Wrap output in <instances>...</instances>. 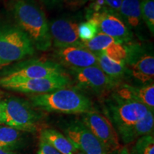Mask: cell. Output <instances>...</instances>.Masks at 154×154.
Returning a JSON list of instances; mask_svg holds the SVG:
<instances>
[{
    "mask_svg": "<svg viewBox=\"0 0 154 154\" xmlns=\"http://www.w3.org/2000/svg\"><path fill=\"white\" fill-rule=\"evenodd\" d=\"M2 124L24 132H35L43 114L30 101L15 96L2 101Z\"/></svg>",
    "mask_w": 154,
    "mask_h": 154,
    "instance_id": "3957f363",
    "label": "cell"
},
{
    "mask_svg": "<svg viewBox=\"0 0 154 154\" xmlns=\"http://www.w3.org/2000/svg\"><path fill=\"white\" fill-rule=\"evenodd\" d=\"M79 19L77 17H60L49 24L51 42L58 49L70 46H83L79 35Z\"/></svg>",
    "mask_w": 154,
    "mask_h": 154,
    "instance_id": "8fae6325",
    "label": "cell"
},
{
    "mask_svg": "<svg viewBox=\"0 0 154 154\" xmlns=\"http://www.w3.org/2000/svg\"><path fill=\"white\" fill-rule=\"evenodd\" d=\"M7 65H6L5 63H3L2 61L1 60H0V67H4V66H7Z\"/></svg>",
    "mask_w": 154,
    "mask_h": 154,
    "instance_id": "1f68e13d",
    "label": "cell"
},
{
    "mask_svg": "<svg viewBox=\"0 0 154 154\" xmlns=\"http://www.w3.org/2000/svg\"><path fill=\"white\" fill-rule=\"evenodd\" d=\"M130 154H154L153 135L149 134L138 138Z\"/></svg>",
    "mask_w": 154,
    "mask_h": 154,
    "instance_id": "603a6c76",
    "label": "cell"
},
{
    "mask_svg": "<svg viewBox=\"0 0 154 154\" xmlns=\"http://www.w3.org/2000/svg\"><path fill=\"white\" fill-rule=\"evenodd\" d=\"M113 61L116 62L125 63L127 57V49L125 44L118 42H113L110 44L106 49L101 51Z\"/></svg>",
    "mask_w": 154,
    "mask_h": 154,
    "instance_id": "d4e9b609",
    "label": "cell"
},
{
    "mask_svg": "<svg viewBox=\"0 0 154 154\" xmlns=\"http://www.w3.org/2000/svg\"><path fill=\"white\" fill-rule=\"evenodd\" d=\"M56 57L61 66L70 69H82L97 66V58L94 53L83 46H70L58 49Z\"/></svg>",
    "mask_w": 154,
    "mask_h": 154,
    "instance_id": "5bb4252c",
    "label": "cell"
},
{
    "mask_svg": "<svg viewBox=\"0 0 154 154\" xmlns=\"http://www.w3.org/2000/svg\"><path fill=\"white\" fill-rule=\"evenodd\" d=\"M154 127L153 111L149 110L146 115L134 126L121 134L120 138L125 144H128L146 135L153 134Z\"/></svg>",
    "mask_w": 154,
    "mask_h": 154,
    "instance_id": "e0dca14e",
    "label": "cell"
},
{
    "mask_svg": "<svg viewBox=\"0 0 154 154\" xmlns=\"http://www.w3.org/2000/svg\"><path fill=\"white\" fill-rule=\"evenodd\" d=\"M118 154H130V153L128 152V149H127L126 147H124L119 150L118 152Z\"/></svg>",
    "mask_w": 154,
    "mask_h": 154,
    "instance_id": "f546056e",
    "label": "cell"
},
{
    "mask_svg": "<svg viewBox=\"0 0 154 154\" xmlns=\"http://www.w3.org/2000/svg\"><path fill=\"white\" fill-rule=\"evenodd\" d=\"M113 42H115V41L112 37L102 32H99L91 40L84 42L83 47L86 48L91 52L96 54L103 51Z\"/></svg>",
    "mask_w": 154,
    "mask_h": 154,
    "instance_id": "44dd1931",
    "label": "cell"
},
{
    "mask_svg": "<svg viewBox=\"0 0 154 154\" xmlns=\"http://www.w3.org/2000/svg\"><path fill=\"white\" fill-rule=\"evenodd\" d=\"M37 154H61L57 151L52 146H51L49 143H47L44 139L40 138L39 146Z\"/></svg>",
    "mask_w": 154,
    "mask_h": 154,
    "instance_id": "4316f807",
    "label": "cell"
},
{
    "mask_svg": "<svg viewBox=\"0 0 154 154\" xmlns=\"http://www.w3.org/2000/svg\"><path fill=\"white\" fill-rule=\"evenodd\" d=\"M40 138L61 154H75L78 151L66 136L55 129H42Z\"/></svg>",
    "mask_w": 154,
    "mask_h": 154,
    "instance_id": "ac0fdd59",
    "label": "cell"
},
{
    "mask_svg": "<svg viewBox=\"0 0 154 154\" xmlns=\"http://www.w3.org/2000/svg\"><path fill=\"white\" fill-rule=\"evenodd\" d=\"M65 136L77 151L84 154H108L100 140L82 121L70 124L64 130Z\"/></svg>",
    "mask_w": 154,
    "mask_h": 154,
    "instance_id": "7c38bea8",
    "label": "cell"
},
{
    "mask_svg": "<svg viewBox=\"0 0 154 154\" xmlns=\"http://www.w3.org/2000/svg\"><path fill=\"white\" fill-rule=\"evenodd\" d=\"M13 12L17 26L29 38L35 49L47 51L51 47L49 23L42 9L33 0H16Z\"/></svg>",
    "mask_w": 154,
    "mask_h": 154,
    "instance_id": "6da1fadb",
    "label": "cell"
},
{
    "mask_svg": "<svg viewBox=\"0 0 154 154\" xmlns=\"http://www.w3.org/2000/svg\"><path fill=\"white\" fill-rule=\"evenodd\" d=\"M106 116L110 120L118 136L143 119L149 111L138 102L121 98L113 93L105 103Z\"/></svg>",
    "mask_w": 154,
    "mask_h": 154,
    "instance_id": "277c9868",
    "label": "cell"
},
{
    "mask_svg": "<svg viewBox=\"0 0 154 154\" xmlns=\"http://www.w3.org/2000/svg\"><path fill=\"white\" fill-rule=\"evenodd\" d=\"M4 67L0 78L36 79L66 74L61 64L44 59H32Z\"/></svg>",
    "mask_w": 154,
    "mask_h": 154,
    "instance_id": "ba28073f",
    "label": "cell"
},
{
    "mask_svg": "<svg viewBox=\"0 0 154 154\" xmlns=\"http://www.w3.org/2000/svg\"><path fill=\"white\" fill-rule=\"evenodd\" d=\"M2 124V101H0V124Z\"/></svg>",
    "mask_w": 154,
    "mask_h": 154,
    "instance_id": "4dcf8cb0",
    "label": "cell"
},
{
    "mask_svg": "<svg viewBox=\"0 0 154 154\" xmlns=\"http://www.w3.org/2000/svg\"><path fill=\"white\" fill-rule=\"evenodd\" d=\"M75 154H84V153H82V152H80V151H78Z\"/></svg>",
    "mask_w": 154,
    "mask_h": 154,
    "instance_id": "d6a6232c",
    "label": "cell"
},
{
    "mask_svg": "<svg viewBox=\"0 0 154 154\" xmlns=\"http://www.w3.org/2000/svg\"><path fill=\"white\" fill-rule=\"evenodd\" d=\"M91 10L99 11L103 9H109L119 14L122 0H91Z\"/></svg>",
    "mask_w": 154,
    "mask_h": 154,
    "instance_id": "484cf974",
    "label": "cell"
},
{
    "mask_svg": "<svg viewBox=\"0 0 154 154\" xmlns=\"http://www.w3.org/2000/svg\"><path fill=\"white\" fill-rule=\"evenodd\" d=\"M30 103L39 110L66 114H84L94 109L87 96L78 90L66 87L32 96Z\"/></svg>",
    "mask_w": 154,
    "mask_h": 154,
    "instance_id": "7a4b0ae2",
    "label": "cell"
},
{
    "mask_svg": "<svg viewBox=\"0 0 154 154\" xmlns=\"http://www.w3.org/2000/svg\"><path fill=\"white\" fill-rule=\"evenodd\" d=\"M33 44L18 26L0 24V60L6 65L34 53Z\"/></svg>",
    "mask_w": 154,
    "mask_h": 154,
    "instance_id": "5b68a950",
    "label": "cell"
},
{
    "mask_svg": "<svg viewBox=\"0 0 154 154\" xmlns=\"http://www.w3.org/2000/svg\"><path fill=\"white\" fill-rule=\"evenodd\" d=\"M70 84L66 74L36 79L0 78V86L10 91L24 94H42L67 87Z\"/></svg>",
    "mask_w": 154,
    "mask_h": 154,
    "instance_id": "52a82bcc",
    "label": "cell"
},
{
    "mask_svg": "<svg viewBox=\"0 0 154 154\" xmlns=\"http://www.w3.org/2000/svg\"><path fill=\"white\" fill-rule=\"evenodd\" d=\"M0 154H17V153H14V152H13L12 151H9V150L1 149V148H0Z\"/></svg>",
    "mask_w": 154,
    "mask_h": 154,
    "instance_id": "f1b7e54d",
    "label": "cell"
},
{
    "mask_svg": "<svg viewBox=\"0 0 154 154\" xmlns=\"http://www.w3.org/2000/svg\"><path fill=\"white\" fill-rule=\"evenodd\" d=\"M97 58V66L113 80L120 83L121 79L127 75L125 63L113 61L102 52L95 54Z\"/></svg>",
    "mask_w": 154,
    "mask_h": 154,
    "instance_id": "d6986e66",
    "label": "cell"
},
{
    "mask_svg": "<svg viewBox=\"0 0 154 154\" xmlns=\"http://www.w3.org/2000/svg\"><path fill=\"white\" fill-rule=\"evenodd\" d=\"M116 95L123 99L132 100L146 106L149 110L154 109V84H151L140 86L122 84L115 88Z\"/></svg>",
    "mask_w": 154,
    "mask_h": 154,
    "instance_id": "9a60e30c",
    "label": "cell"
},
{
    "mask_svg": "<svg viewBox=\"0 0 154 154\" xmlns=\"http://www.w3.org/2000/svg\"><path fill=\"white\" fill-rule=\"evenodd\" d=\"M100 31L97 22L90 18L85 22H81L79 26V35L82 43L91 40Z\"/></svg>",
    "mask_w": 154,
    "mask_h": 154,
    "instance_id": "7402d4cb",
    "label": "cell"
},
{
    "mask_svg": "<svg viewBox=\"0 0 154 154\" xmlns=\"http://www.w3.org/2000/svg\"><path fill=\"white\" fill-rule=\"evenodd\" d=\"M119 15L131 32L139 31L143 24L140 0H122Z\"/></svg>",
    "mask_w": 154,
    "mask_h": 154,
    "instance_id": "2e32d148",
    "label": "cell"
},
{
    "mask_svg": "<svg viewBox=\"0 0 154 154\" xmlns=\"http://www.w3.org/2000/svg\"><path fill=\"white\" fill-rule=\"evenodd\" d=\"M88 18L97 22L100 32L112 37L116 42L126 44L131 41L134 34L114 11L109 9L91 11Z\"/></svg>",
    "mask_w": 154,
    "mask_h": 154,
    "instance_id": "30bf717a",
    "label": "cell"
},
{
    "mask_svg": "<svg viewBox=\"0 0 154 154\" xmlns=\"http://www.w3.org/2000/svg\"><path fill=\"white\" fill-rule=\"evenodd\" d=\"M126 45L127 57L125 61L127 75L142 85L153 82L154 56L153 50L138 44Z\"/></svg>",
    "mask_w": 154,
    "mask_h": 154,
    "instance_id": "8992f818",
    "label": "cell"
},
{
    "mask_svg": "<svg viewBox=\"0 0 154 154\" xmlns=\"http://www.w3.org/2000/svg\"><path fill=\"white\" fill-rule=\"evenodd\" d=\"M82 122L104 146L108 152L119 149L120 144L118 134L106 116L93 109L83 114Z\"/></svg>",
    "mask_w": 154,
    "mask_h": 154,
    "instance_id": "9c48e42d",
    "label": "cell"
},
{
    "mask_svg": "<svg viewBox=\"0 0 154 154\" xmlns=\"http://www.w3.org/2000/svg\"><path fill=\"white\" fill-rule=\"evenodd\" d=\"M63 1L64 0H41L42 2L49 9H54L59 7Z\"/></svg>",
    "mask_w": 154,
    "mask_h": 154,
    "instance_id": "83f0119b",
    "label": "cell"
},
{
    "mask_svg": "<svg viewBox=\"0 0 154 154\" xmlns=\"http://www.w3.org/2000/svg\"><path fill=\"white\" fill-rule=\"evenodd\" d=\"M24 143V138L21 131L8 126L0 125V148L13 150L19 149Z\"/></svg>",
    "mask_w": 154,
    "mask_h": 154,
    "instance_id": "ffe728a7",
    "label": "cell"
},
{
    "mask_svg": "<svg viewBox=\"0 0 154 154\" xmlns=\"http://www.w3.org/2000/svg\"><path fill=\"white\" fill-rule=\"evenodd\" d=\"M140 11L143 22L152 35L154 34V0H140Z\"/></svg>",
    "mask_w": 154,
    "mask_h": 154,
    "instance_id": "cb8c5ba5",
    "label": "cell"
},
{
    "mask_svg": "<svg viewBox=\"0 0 154 154\" xmlns=\"http://www.w3.org/2000/svg\"><path fill=\"white\" fill-rule=\"evenodd\" d=\"M79 86L101 94L116 88L119 82L108 76L98 66L82 69H70Z\"/></svg>",
    "mask_w": 154,
    "mask_h": 154,
    "instance_id": "4fadbf2b",
    "label": "cell"
}]
</instances>
